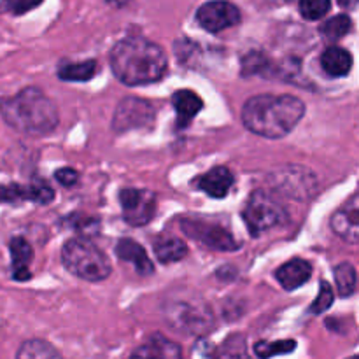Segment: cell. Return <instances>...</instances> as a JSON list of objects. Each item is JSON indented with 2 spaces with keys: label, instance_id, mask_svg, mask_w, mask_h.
<instances>
[{
  "label": "cell",
  "instance_id": "cell-32",
  "mask_svg": "<svg viewBox=\"0 0 359 359\" xmlns=\"http://www.w3.org/2000/svg\"><path fill=\"white\" fill-rule=\"evenodd\" d=\"M55 177L60 184L74 186L77 182V179H79V174L74 168H60V170L55 172Z\"/></svg>",
  "mask_w": 359,
  "mask_h": 359
},
{
  "label": "cell",
  "instance_id": "cell-24",
  "mask_svg": "<svg viewBox=\"0 0 359 359\" xmlns=\"http://www.w3.org/2000/svg\"><path fill=\"white\" fill-rule=\"evenodd\" d=\"M95 74H97V62L95 60H88V62L81 63H67V65L60 67L58 70L60 79L76 81V83L93 79Z\"/></svg>",
  "mask_w": 359,
  "mask_h": 359
},
{
  "label": "cell",
  "instance_id": "cell-5",
  "mask_svg": "<svg viewBox=\"0 0 359 359\" xmlns=\"http://www.w3.org/2000/svg\"><path fill=\"white\" fill-rule=\"evenodd\" d=\"M163 314L167 321L175 330L191 335H203L214 328V316L210 309L198 298L186 300V298H174L168 300L163 307Z\"/></svg>",
  "mask_w": 359,
  "mask_h": 359
},
{
  "label": "cell",
  "instance_id": "cell-12",
  "mask_svg": "<svg viewBox=\"0 0 359 359\" xmlns=\"http://www.w3.org/2000/svg\"><path fill=\"white\" fill-rule=\"evenodd\" d=\"M332 230L349 244H359V193L332 216Z\"/></svg>",
  "mask_w": 359,
  "mask_h": 359
},
{
  "label": "cell",
  "instance_id": "cell-27",
  "mask_svg": "<svg viewBox=\"0 0 359 359\" xmlns=\"http://www.w3.org/2000/svg\"><path fill=\"white\" fill-rule=\"evenodd\" d=\"M297 349L294 340H279V342H258L255 346L256 356L262 359H270L279 354H290Z\"/></svg>",
  "mask_w": 359,
  "mask_h": 359
},
{
  "label": "cell",
  "instance_id": "cell-11",
  "mask_svg": "<svg viewBox=\"0 0 359 359\" xmlns=\"http://www.w3.org/2000/svg\"><path fill=\"white\" fill-rule=\"evenodd\" d=\"M196 21L207 32L217 34V32L235 27L241 21V11L228 0H212V2L203 4L196 11Z\"/></svg>",
  "mask_w": 359,
  "mask_h": 359
},
{
  "label": "cell",
  "instance_id": "cell-23",
  "mask_svg": "<svg viewBox=\"0 0 359 359\" xmlns=\"http://www.w3.org/2000/svg\"><path fill=\"white\" fill-rule=\"evenodd\" d=\"M16 359H63L51 344L44 340H27L18 351Z\"/></svg>",
  "mask_w": 359,
  "mask_h": 359
},
{
  "label": "cell",
  "instance_id": "cell-33",
  "mask_svg": "<svg viewBox=\"0 0 359 359\" xmlns=\"http://www.w3.org/2000/svg\"><path fill=\"white\" fill-rule=\"evenodd\" d=\"M339 4L344 9H356L359 0H339Z\"/></svg>",
  "mask_w": 359,
  "mask_h": 359
},
{
  "label": "cell",
  "instance_id": "cell-1",
  "mask_svg": "<svg viewBox=\"0 0 359 359\" xmlns=\"http://www.w3.org/2000/svg\"><path fill=\"white\" fill-rule=\"evenodd\" d=\"M114 76L128 86H140L160 81L167 72V55L154 42L142 37L119 41L109 55Z\"/></svg>",
  "mask_w": 359,
  "mask_h": 359
},
{
  "label": "cell",
  "instance_id": "cell-19",
  "mask_svg": "<svg viewBox=\"0 0 359 359\" xmlns=\"http://www.w3.org/2000/svg\"><path fill=\"white\" fill-rule=\"evenodd\" d=\"M11 258H13V279L14 280H28L32 277L28 265L34 258L32 245L23 237H14L9 244Z\"/></svg>",
  "mask_w": 359,
  "mask_h": 359
},
{
  "label": "cell",
  "instance_id": "cell-2",
  "mask_svg": "<svg viewBox=\"0 0 359 359\" xmlns=\"http://www.w3.org/2000/svg\"><path fill=\"white\" fill-rule=\"evenodd\" d=\"M305 116V104L291 95H258L242 107V123L265 139H283Z\"/></svg>",
  "mask_w": 359,
  "mask_h": 359
},
{
  "label": "cell",
  "instance_id": "cell-18",
  "mask_svg": "<svg viewBox=\"0 0 359 359\" xmlns=\"http://www.w3.org/2000/svg\"><path fill=\"white\" fill-rule=\"evenodd\" d=\"M172 104H174L175 114H177L179 128H186V126L191 123V119L195 118L203 107L202 98L191 90L175 91L174 97H172Z\"/></svg>",
  "mask_w": 359,
  "mask_h": 359
},
{
  "label": "cell",
  "instance_id": "cell-20",
  "mask_svg": "<svg viewBox=\"0 0 359 359\" xmlns=\"http://www.w3.org/2000/svg\"><path fill=\"white\" fill-rule=\"evenodd\" d=\"M321 67L328 76L344 77L353 69V55L347 49L332 46L321 55Z\"/></svg>",
  "mask_w": 359,
  "mask_h": 359
},
{
  "label": "cell",
  "instance_id": "cell-30",
  "mask_svg": "<svg viewBox=\"0 0 359 359\" xmlns=\"http://www.w3.org/2000/svg\"><path fill=\"white\" fill-rule=\"evenodd\" d=\"M333 298H335V294H333L332 286H330L326 280H323L321 286H319L318 298H316L314 304H312V307H311L312 314H321V312L328 311L333 304Z\"/></svg>",
  "mask_w": 359,
  "mask_h": 359
},
{
  "label": "cell",
  "instance_id": "cell-16",
  "mask_svg": "<svg viewBox=\"0 0 359 359\" xmlns=\"http://www.w3.org/2000/svg\"><path fill=\"white\" fill-rule=\"evenodd\" d=\"M311 276L312 265L300 258H294L291 259V262L284 263V265L276 272L279 284L287 291L298 290L300 286H304V284L311 279Z\"/></svg>",
  "mask_w": 359,
  "mask_h": 359
},
{
  "label": "cell",
  "instance_id": "cell-14",
  "mask_svg": "<svg viewBox=\"0 0 359 359\" xmlns=\"http://www.w3.org/2000/svg\"><path fill=\"white\" fill-rule=\"evenodd\" d=\"M233 174L226 167H214L207 174L195 179L193 186L212 198H224L233 186Z\"/></svg>",
  "mask_w": 359,
  "mask_h": 359
},
{
  "label": "cell",
  "instance_id": "cell-17",
  "mask_svg": "<svg viewBox=\"0 0 359 359\" xmlns=\"http://www.w3.org/2000/svg\"><path fill=\"white\" fill-rule=\"evenodd\" d=\"M116 255H118V258L121 259V262L133 263V266H135L139 276L147 277L154 272V266L153 263H151L147 252L144 251L142 245H139L135 241H132V238H121V241L118 242V245H116Z\"/></svg>",
  "mask_w": 359,
  "mask_h": 359
},
{
  "label": "cell",
  "instance_id": "cell-15",
  "mask_svg": "<svg viewBox=\"0 0 359 359\" xmlns=\"http://www.w3.org/2000/svg\"><path fill=\"white\" fill-rule=\"evenodd\" d=\"M130 359H182V351L177 344L156 333L142 347H139Z\"/></svg>",
  "mask_w": 359,
  "mask_h": 359
},
{
  "label": "cell",
  "instance_id": "cell-26",
  "mask_svg": "<svg viewBox=\"0 0 359 359\" xmlns=\"http://www.w3.org/2000/svg\"><path fill=\"white\" fill-rule=\"evenodd\" d=\"M351 27H353V21L347 14H339V16L332 18L326 23H323L321 34L325 35L330 41H339V39L346 37L349 34Z\"/></svg>",
  "mask_w": 359,
  "mask_h": 359
},
{
  "label": "cell",
  "instance_id": "cell-4",
  "mask_svg": "<svg viewBox=\"0 0 359 359\" xmlns=\"http://www.w3.org/2000/svg\"><path fill=\"white\" fill-rule=\"evenodd\" d=\"M62 262L72 276L90 283H98L111 276L107 256L86 238H72L62 249Z\"/></svg>",
  "mask_w": 359,
  "mask_h": 359
},
{
  "label": "cell",
  "instance_id": "cell-25",
  "mask_svg": "<svg viewBox=\"0 0 359 359\" xmlns=\"http://www.w3.org/2000/svg\"><path fill=\"white\" fill-rule=\"evenodd\" d=\"M333 273H335L339 293L342 294V297H349V294H353L358 284V276L354 266L351 265V263H340V265L333 270Z\"/></svg>",
  "mask_w": 359,
  "mask_h": 359
},
{
  "label": "cell",
  "instance_id": "cell-7",
  "mask_svg": "<svg viewBox=\"0 0 359 359\" xmlns=\"http://www.w3.org/2000/svg\"><path fill=\"white\" fill-rule=\"evenodd\" d=\"M269 182L276 191L284 193V196L294 200L311 198L318 189V181H316L314 174L298 165L276 170L270 175Z\"/></svg>",
  "mask_w": 359,
  "mask_h": 359
},
{
  "label": "cell",
  "instance_id": "cell-29",
  "mask_svg": "<svg viewBox=\"0 0 359 359\" xmlns=\"http://www.w3.org/2000/svg\"><path fill=\"white\" fill-rule=\"evenodd\" d=\"M332 2L330 0H300V13L305 20L316 21L330 13Z\"/></svg>",
  "mask_w": 359,
  "mask_h": 359
},
{
  "label": "cell",
  "instance_id": "cell-22",
  "mask_svg": "<svg viewBox=\"0 0 359 359\" xmlns=\"http://www.w3.org/2000/svg\"><path fill=\"white\" fill-rule=\"evenodd\" d=\"M212 359H252L249 356L248 342H245L244 335H233L228 337L223 344L216 349Z\"/></svg>",
  "mask_w": 359,
  "mask_h": 359
},
{
  "label": "cell",
  "instance_id": "cell-10",
  "mask_svg": "<svg viewBox=\"0 0 359 359\" xmlns=\"http://www.w3.org/2000/svg\"><path fill=\"white\" fill-rule=\"evenodd\" d=\"M123 217L132 226H144L156 212V195L149 189L128 188L119 193Z\"/></svg>",
  "mask_w": 359,
  "mask_h": 359
},
{
  "label": "cell",
  "instance_id": "cell-8",
  "mask_svg": "<svg viewBox=\"0 0 359 359\" xmlns=\"http://www.w3.org/2000/svg\"><path fill=\"white\" fill-rule=\"evenodd\" d=\"M181 230L188 235L193 241L200 242L205 248L214 249V251H224L231 252L241 249V242L226 230V228L219 226V224L203 223L198 219H181Z\"/></svg>",
  "mask_w": 359,
  "mask_h": 359
},
{
  "label": "cell",
  "instance_id": "cell-3",
  "mask_svg": "<svg viewBox=\"0 0 359 359\" xmlns=\"http://www.w3.org/2000/svg\"><path fill=\"white\" fill-rule=\"evenodd\" d=\"M2 118L14 130L27 135H48L58 125V111L39 88H25L11 98L0 100Z\"/></svg>",
  "mask_w": 359,
  "mask_h": 359
},
{
  "label": "cell",
  "instance_id": "cell-34",
  "mask_svg": "<svg viewBox=\"0 0 359 359\" xmlns=\"http://www.w3.org/2000/svg\"><path fill=\"white\" fill-rule=\"evenodd\" d=\"M6 9H9V0H0V13H4Z\"/></svg>",
  "mask_w": 359,
  "mask_h": 359
},
{
  "label": "cell",
  "instance_id": "cell-35",
  "mask_svg": "<svg viewBox=\"0 0 359 359\" xmlns=\"http://www.w3.org/2000/svg\"><path fill=\"white\" fill-rule=\"evenodd\" d=\"M349 359H359V354H356V356H353V358H349Z\"/></svg>",
  "mask_w": 359,
  "mask_h": 359
},
{
  "label": "cell",
  "instance_id": "cell-6",
  "mask_svg": "<svg viewBox=\"0 0 359 359\" xmlns=\"http://www.w3.org/2000/svg\"><path fill=\"white\" fill-rule=\"evenodd\" d=\"M242 217H244L248 230L251 231L252 237H259V235L272 230L277 224L284 223L286 212L272 195L265 193L263 189H256L249 196L248 203L242 210Z\"/></svg>",
  "mask_w": 359,
  "mask_h": 359
},
{
  "label": "cell",
  "instance_id": "cell-9",
  "mask_svg": "<svg viewBox=\"0 0 359 359\" xmlns=\"http://www.w3.org/2000/svg\"><path fill=\"white\" fill-rule=\"evenodd\" d=\"M154 107L147 100L137 97H126L118 104L112 118L116 132H130L137 128H147L154 123Z\"/></svg>",
  "mask_w": 359,
  "mask_h": 359
},
{
  "label": "cell",
  "instance_id": "cell-28",
  "mask_svg": "<svg viewBox=\"0 0 359 359\" xmlns=\"http://www.w3.org/2000/svg\"><path fill=\"white\" fill-rule=\"evenodd\" d=\"M269 70H272V63L262 53H249L242 62V74L244 76H269Z\"/></svg>",
  "mask_w": 359,
  "mask_h": 359
},
{
  "label": "cell",
  "instance_id": "cell-31",
  "mask_svg": "<svg viewBox=\"0 0 359 359\" xmlns=\"http://www.w3.org/2000/svg\"><path fill=\"white\" fill-rule=\"evenodd\" d=\"M42 4V0H9V11L13 14H25L28 11L35 9Z\"/></svg>",
  "mask_w": 359,
  "mask_h": 359
},
{
  "label": "cell",
  "instance_id": "cell-21",
  "mask_svg": "<svg viewBox=\"0 0 359 359\" xmlns=\"http://www.w3.org/2000/svg\"><path fill=\"white\" fill-rule=\"evenodd\" d=\"M153 248L158 262L161 263L181 262L188 255V245L184 244V241H181L177 237H172V235H161V237H158L154 241Z\"/></svg>",
  "mask_w": 359,
  "mask_h": 359
},
{
  "label": "cell",
  "instance_id": "cell-13",
  "mask_svg": "<svg viewBox=\"0 0 359 359\" xmlns=\"http://www.w3.org/2000/svg\"><path fill=\"white\" fill-rule=\"evenodd\" d=\"M55 198V191L49 184L44 181H35L30 186H20V184H7L0 186V202H20V200H30V202L46 203L53 202Z\"/></svg>",
  "mask_w": 359,
  "mask_h": 359
}]
</instances>
